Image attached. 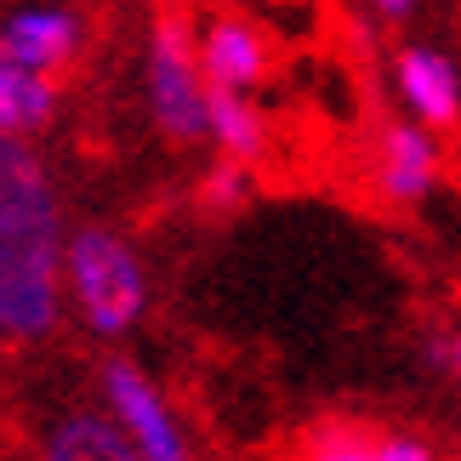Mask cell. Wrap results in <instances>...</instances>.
<instances>
[{"label":"cell","mask_w":461,"mask_h":461,"mask_svg":"<svg viewBox=\"0 0 461 461\" xmlns=\"http://www.w3.org/2000/svg\"><path fill=\"white\" fill-rule=\"evenodd\" d=\"M63 86L46 68H29L17 58H0V131L12 137H41L58 120Z\"/></svg>","instance_id":"9"},{"label":"cell","mask_w":461,"mask_h":461,"mask_svg":"<svg viewBox=\"0 0 461 461\" xmlns=\"http://www.w3.org/2000/svg\"><path fill=\"white\" fill-rule=\"evenodd\" d=\"M166 12H188V6H205V0H159Z\"/></svg>","instance_id":"16"},{"label":"cell","mask_w":461,"mask_h":461,"mask_svg":"<svg viewBox=\"0 0 461 461\" xmlns=\"http://www.w3.org/2000/svg\"><path fill=\"white\" fill-rule=\"evenodd\" d=\"M143 103L159 137L176 149L205 143L211 131V75L200 63V29L183 23V12H159L143 51Z\"/></svg>","instance_id":"3"},{"label":"cell","mask_w":461,"mask_h":461,"mask_svg":"<svg viewBox=\"0 0 461 461\" xmlns=\"http://www.w3.org/2000/svg\"><path fill=\"white\" fill-rule=\"evenodd\" d=\"M438 183V143H433V126H387L382 131V154H376V188L382 200L393 205H416L428 200V188Z\"/></svg>","instance_id":"8"},{"label":"cell","mask_w":461,"mask_h":461,"mask_svg":"<svg viewBox=\"0 0 461 461\" xmlns=\"http://www.w3.org/2000/svg\"><path fill=\"white\" fill-rule=\"evenodd\" d=\"M205 143H217V154L228 159H245L257 166L268 154V120L251 103V92H228V86H211V131Z\"/></svg>","instance_id":"11"},{"label":"cell","mask_w":461,"mask_h":461,"mask_svg":"<svg viewBox=\"0 0 461 461\" xmlns=\"http://www.w3.org/2000/svg\"><path fill=\"white\" fill-rule=\"evenodd\" d=\"M370 6H376L382 17H393V23H399V17H411V12H416V0H370Z\"/></svg>","instance_id":"15"},{"label":"cell","mask_w":461,"mask_h":461,"mask_svg":"<svg viewBox=\"0 0 461 461\" xmlns=\"http://www.w3.org/2000/svg\"><path fill=\"white\" fill-rule=\"evenodd\" d=\"M41 461H143V456L109 411H68L46 433Z\"/></svg>","instance_id":"10"},{"label":"cell","mask_w":461,"mask_h":461,"mask_svg":"<svg viewBox=\"0 0 461 461\" xmlns=\"http://www.w3.org/2000/svg\"><path fill=\"white\" fill-rule=\"evenodd\" d=\"M68 222L46 159L29 137L0 131V336L41 342L63 319Z\"/></svg>","instance_id":"1"},{"label":"cell","mask_w":461,"mask_h":461,"mask_svg":"<svg viewBox=\"0 0 461 461\" xmlns=\"http://www.w3.org/2000/svg\"><path fill=\"white\" fill-rule=\"evenodd\" d=\"M200 200H205L211 211H234V205H245V200H251V166H245V159L217 154V166H211L205 183H200Z\"/></svg>","instance_id":"12"},{"label":"cell","mask_w":461,"mask_h":461,"mask_svg":"<svg viewBox=\"0 0 461 461\" xmlns=\"http://www.w3.org/2000/svg\"><path fill=\"white\" fill-rule=\"evenodd\" d=\"M63 296L92 336L120 342V336H131L137 319L149 313V268H143V257H137V245L126 234H114L109 222L68 228Z\"/></svg>","instance_id":"2"},{"label":"cell","mask_w":461,"mask_h":461,"mask_svg":"<svg viewBox=\"0 0 461 461\" xmlns=\"http://www.w3.org/2000/svg\"><path fill=\"white\" fill-rule=\"evenodd\" d=\"M308 461H382V450H376V438L359 433V428H330V433L313 438Z\"/></svg>","instance_id":"13"},{"label":"cell","mask_w":461,"mask_h":461,"mask_svg":"<svg viewBox=\"0 0 461 461\" xmlns=\"http://www.w3.org/2000/svg\"><path fill=\"white\" fill-rule=\"evenodd\" d=\"M393 86H399L411 120H421V126L445 131V126L461 120V75H456V63L445 58V51L404 46L399 63H393Z\"/></svg>","instance_id":"7"},{"label":"cell","mask_w":461,"mask_h":461,"mask_svg":"<svg viewBox=\"0 0 461 461\" xmlns=\"http://www.w3.org/2000/svg\"><path fill=\"white\" fill-rule=\"evenodd\" d=\"M80 51H86V17L63 0H29V6H12L0 17V58L63 75L68 63H80Z\"/></svg>","instance_id":"5"},{"label":"cell","mask_w":461,"mask_h":461,"mask_svg":"<svg viewBox=\"0 0 461 461\" xmlns=\"http://www.w3.org/2000/svg\"><path fill=\"white\" fill-rule=\"evenodd\" d=\"M450 370H456V382H461V336L450 342Z\"/></svg>","instance_id":"17"},{"label":"cell","mask_w":461,"mask_h":461,"mask_svg":"<svg viewBox=\"0 0 461 461\" xmlns=\"http://www.w3.org/2000/svg\"><path fill=\"white\" fill-rule=\"evenodd\" d=\"M376 450H382V461H445L438 445H433V438H421V433H382Z\"/></svg>","instance_id":"14"},{"label":"cell","mask_w":461,"mask_h":461,"mask_svg":"<svg viewBox=\"0 0 461 461\" xmlns=\"http://www.w3.org/2000/svg\"><path fill=\"white\" fill-rule=\"evenodd\" d=\"M200 63H205L211 86L257 92V86L274 75V41L240 12H211L200 23Z\"/></svg>","instance_id":"6"},{"label":"cell","mask_w":461,"mask_h":461,"mask_svg":"<svg viewBox=\"0 0 461 461\" xmlns=\"http://www.w3.org/2000/svg\"><path fill=\"white\" fill-rule=\"evenodd\" d=\"M103 411L126 428V438L137 445L143 461H194V445H188V428L176 416V404L131 359L103 365Z\"/></svg>","instance_id":"4"}]
</instances>
